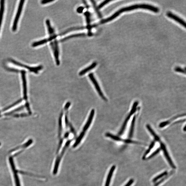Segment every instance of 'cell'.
<instances>
[{"label":"cell","mask_w":186,"mask_h":186,"mask_svg":"<svg viewBox=\"0 0 186 186\" xmlns=\"http://www.w3.org/2000/svg\"><path fill=\"white\" fill-rule=\"evenodd\" d=\"M97 65V63L96 62H94L90 66L82 70H81L80 73H79V75L80 76H82L84 75L85 74L87 73V72L91 70H92L94 68L96 67Z\"/></svg>","instance_id":"5bb4252c"},{"label":"cell","mask_w":186,"mask_h":186,"mask_svg":"<svg viewBox=\"0 0 186 186\" xmlns=\"http://www.w3.org/2000/svg\"><path fill=\"white\" fill-rule=\"evenodd\" d=\"M25 1H20L19 5L18 10L15 16L14 20L12 27L13 31H16L17 28L18 22L19 20L21 14L22 12L23 5H24Z\"/></svg>","instance_id":"277c9868"},{"label":"cell","mask_w":186,"mask_h":186,"mask_svg":"<svg viewBox=\"0 0 186 186\" xmlns=\"http://www.w3.org/2000/svg\"><path fill=\"white\" fill-rule=\"evenodd\" d=\"M89 77L93 83V84L94 85V87L96 88V89L98 93L99 96H100L102 99H103L105 101H107V99L104 96L103 93H102L100 88L99 87L98 83L96 79H95L94 77V74L92 73L89 74Z\"/></svg>","instance_id":"8992f818"},{"label":"cell","mask_w":186,"mask_h":186,"mask_svg":"<svg viewBox=\"0 0 186 186\" xmlns=\"http://www.w3.org/2000/svg\"><path fill=\"white\" fill-rule=\"evenodd\" d=\"M84 10V8L82 7H80L77 9V12L78 13H82Z\"/></svg>","instance_id":"74e56055"},{"label":"cell","mask_w":186,"mask_h":186,"mask_svg":"<svg viewBox=\"0 0 186 186\" xmlns=\"http://www.w3.org/2000/svg\"><path fill=\"white\" fill-rule=\"evenodd\" d=\"M110 2H111V1H109V0H108V1H105L102 2V3L100 4L99 6L98 7V9H100L101 8H103L104 6H105L106 4H108Z\"/></svg>","instance_id":"836d02e7"},{"label":"cell","mask_w":186,"mask_h":186,"mask_svg":"<svg viewBox=\"0 0 186 186\" xmlns=\"http://www.w3.org/2000/svg\"><path fill=\"white\" fill-rule=\"evenodd\" d=\"M167 174V171H165L163 172L161 174H160V175L157 176L156 177H155L152 180L153 182H156L158 180H159V179L161 178L162 177H163L164 176H166Z\"/></svg>","instance_id":"83f0119b"},{"label":"cell","mask_w":186,"mask_h":186,"mask_svg":"<svg viewBox=\"0 0 186 186\" xmlns=\"http://www.w3.org/2000/svg\"><path fill=\"white\" fill-rule=\"evenodd\" d=\"M25 106L27 108V109L29 113L30 114H31V109H30V107H29V104L28 103H26V104H25Z\"/></svg>","instance_id":"b9f144b4"},{"label":"cell","mask_w":186,"mask_h":186,"mask_svg":"<svg viewBox=\"0 0 186 186\" xmlns=\"http://www.w3.org/2000/svg\"><path fill=\"white\" fill-rule=\"evenodd\" d=\"M22 76L23 87V93H24V98L25 100L27 99V87L26 78V72L25 71H22Z\"/></svg>","instance_id":"30bf717a"},{"label":"cell","mask_w":186,"mask_h":186,"mask_svg":"<svg viewBox=\"0 0 186 186\" xmlns=\"http://www.w3.org/2000/svg\"><path fill=\"white\" fill-rule=\"evenodd\" d=\"M84 15L86 16V20L87 26V28L89 29L88 35L89 36H91L92 35V34L91 32V29L93 27H94V25L92 26L90 25V14L89 11H86V12Z\"/></svg>","instance_id":"8fae6325"},{"label":"cell","mask_w":186,"mask_h":186,"mask_svg":"<svg viewBox=\"0 0 186 186\" xmlns=\"http://www.w3.org/2000/svg\"><path fill=\"white\" fill-rule=\"evenodd\" d=\"M10 61L11 62H12L14 64L16 65V66H18L23 67V68H26V69L30 71L34 72V73L36 74L38 73V71L41 70L43 68V66H41L36 67H30L28 66H27V65L22 64L20 63L15 61V60H10Z\"/></svg>","instance_id":"5b68a950"},{"label":"cell","mask_w":186,"mask_h":186,"mask_svg":"<svg viewBox=\"0 0 186 186\" xmlns=\"http://www.w3.org/2000/svg\"><path fill=\"white\" fill-rule=\"evenodd\" d=\"M174 70L178 73L185 74V68L183 69L179 67H176Z\"/></svg>","instance_id":"4dcf8cb0"},{"label":"cell","mask_w":186,"mask_h":186,"mask_svg":"<svg viewBox=\"0 0 186 186\" xmlns=\"http://www.w3.org/2000/svg\"><path fill=\"white\" fill-rule=\"evenodd\" d=\"M25 106H22L20 107V108H18L15 109V110H14L10 112H9L8 113H7L6 114H5V115H9L11 114H12L14 113V112H17L18 111H19L20 110H22V109L23 108H24Z\"/></svg>","instance_id":"d6a6232c"},{"label":"cell","mask_w":186,"mask_h":186,"mask_svg":"<svg viewBox=\"0 0 186 186\" xmlns=\"http://www.w3.org/2000/svg\"><path fill=\"white\" fill-rule=\"evenodd\" d=\"M134 182V180L133 179H131L124 186H130V185H131Z\"/></svg>","instance_id":"ab89813d"},{"label":"cell","mask_w":186,"mask_h":186,"mask_svg":"<svg viewBox=\"0 0 186 186\" xmlns=\"http://www.w3.org/2000/svg\"><path fill=\"white\" fill-rule=\"evenodd\" d=\"M186 129V126H185H185H184V128H183V130H184V131H186V129Z\"/></svg>","instance_id":"f6af8a7d"},{"label":"cell","mask_w":186,"mask_h":186,"mask_svg":"<svg viewBox=\"0 0 186 186\" xmlns=\"http://www.w3.org/2000/svg\"><path fill=\"white\" fill-rule=\"evenodd\" d=\"M138 104L139 102L138 101H136L134 102L133 105L132 106L131 111H130L129 114V115L128 116L126 119H125L124 121V124H123L122 126V128H121L120 131L118 132V136H121L123 133H124L125 129V128L126 127L127 123L129 120L131 116L133 115L135 112L136 111L137 107L138 106Z\"/></svg>","instance_id":"7a4b0ae2"},{"label":"cell","mask_w":186,"mask_h":186,"mask_svg":"<svg viewBox=\"0 0 186 186\" xmlns=\"http://www.w3.org/2000/svg\"><path fill=\"white\" fill-rule=\"evenodd\" d=\"M166 15L167 17L175 20L176 21L179 23L180 24L182 25L183 27H184L185 28L186 27L185 22L182 18L171 12H167L166 14Z\"/></svg>","instance_id":"9c48e42d"},{"label":"cell","mask_w":186,"mask_h":186,"mask_svg":"<svg viewBox=\"0 0 186 186\" xmlns=\"http://www.w3.org/2000/svg\"><path fill=\"white\" fill-rule=\"evenodd\" d=\"M65 124H66V128H68L69 124L68 119V113H67V112L66 113V115H65Z\"/></svg>","instance_id":"e575fe53"},{"label":"cell","mask_w":186,"mask_h":186,"mask_svg":"<svg viewBox=\"0 0 186 186\" xmlns=\"http://www.w3.org/2000/svg\"><path fill=\"white\" fill-rule=\"evenodd\" d=\"M94 109H92L91 112L89 117L88 118L87 122L83 128V131L85 132L89 128L91 124L93 118H94Z\"/></svg>","instance_id":"7c38bea8"},{"label":"cell","mask_w":186,"mask_h":186,"mask_svg":"<svg viewBox=\"0 0 186 186\" xmlns=\"http://www.w3.org/2000/svg\"><path fill=\"white\" fill-rule=\"evenodd\" d=\"M115 168L116 166H113L111 167L110 171H109V172L108 173L107 178L105 186H109V185H110L111 178Z\"/></svg>","instance_id":"9a60e30c"},{"label":"cell","mask_w":186,"mask_h":186,"mask_svg":"<svg viewBox=\"0 0 186 186\" xmlns=\"http://www.w3.org/2000/svg\"><path fill=\"white\" fill-rule=\"evenodd\" d=\"M1 143H0V146H1Z\"/></svg>","instance_id":"bcb514c9"},{"label":"cell","mask_w":186,"mask_h":186,"mask_svg":"<svg viewBox=\"0 0 186 186\" xmlns=\"http://www.w3.org/2000/svg\"><path fill=\"white\" fill-rule=\"evenodd\" d=\"M9 161L10 162L11 169H12L14 173L16 186H21L19 178L17 174V171L16 169L13 158L11 157L9 158Z\"/></svg>","instance_id":"52a82bcc"},{"label":"cell","mask_w":186,"mask_h":186,"mask_svg":"<svg viewBox=\"0 0 186 186\" xmlns=\"http://www.w3.org/2000/svg\"><path fill=\"white\" fill-rule=\"evenodd\" d=\"M4 1H2L1 2L0 4V29H1L2 20H3V16L4 10Z\"/></svg>","instance_id":"e0dca14e"},{"label":"cell","mask_w":186,"mask_h":186,"mask_svg":"<svg viewBox=\"0 0 186 186\" xmlns=\"http://www.w3.org/2000/svg\"><path fill=\"white\" fill-rule=\"evenodd\" d=\"M136 119V116H134L133 117V119H132V122H131V127H130V129L129 131V138H131L133 135L134 129V127L135 123V121Z\"/></svg>","instance_id":"d6986e66"},{"label":"cell","mask_w":186,"mask_h":186,"mask_svg":"<svg viewBox=\"0 0 186 186\" xmlns=\"http://www.w3.org/2000/svg\"><path fill=\"white\" fill-rule=\"evenodd\" d=\"M175 172L174 171H171L169 173H167L166 175L165 176L164 178H163L161 180H160L159 182L156 183L155 184L154 186H158L160 184H161L163 182H164L165 180H166V179L168 178L170 176L172 175V174Z\"/></svg>","instance_id":"44dd1931"},{"label":"cell","mask_w":186,"mask_h":186,"mask_svg":"<svg viewBox=\"0 0 186 186\" xmlns=\"http://www.w3.org/2000/svg\"><path fill=\"white\" fill-rule=\"evenodd\" d=\"M105 135L106 136L116 141L124 142V139L121 138L118 136L114 135L113 134L110 133H106Z\"/></svg>","instance_id":"ffe728a7"},{"label":"cell","mask_w":186,"mask_h":186,"mask_svg":"<svg viewBox=\"0 0 186 186\" xmlns=\"http://www.w3.org/2000/svg\"><path fill=\"white\" fill-rule=\"evenodd\" d=\"M143 9L152 11L155 13H158L159 12V9L157 8L151 4H134V5L130 6L125 8H123L119 9L113 14V15L105 19L102 20L100 22V24H104L105 23L111 21L116 17H118L121 14L126 11H131L135 9Z\"/></svg>","instance_id":"6da1fadb"},{"label":"cell","mask_w":186,"mask_h":186,"mask_svg":"<svg viewBox=\"0 0 186 186\" xmlns=\"http://www.w3.org/2000/svg\"><path fill=\"white\" fill-rule=\"evenodd\" d=\"M184 115L185 116V114H184L176 116H175V117L171 118V119L170 120H168L166 121V122H162L160 123L159 125V127L160 128H162L164 127L165 126H166V125L169 124H170V123H171L173 121L175 120L176 119V118L183 117V116H184Z\"/></svg>","instance_id":"4fadbf2b"},{"label":"cell","mask_w":186,"mask_h":186,"mask_svg":"<svg viewBox=\"0 0 186 186\" xmlns=\"http://www.w3.org/2000/svg\"><path fill=\"white\" fill-rule=\"evenodd\" d=\"M28 115L27 114L24 113L21 114H20V115H15V117H25V116H26Z\"/></svg>","instance_id":"60d3db41"},{"label":"cell","mask_w":186,"mask_h":186,"mask_svg":"<svg viewBox=\"0 0 186 186\" xmlns=\"http://www.w3.org/2000/svg\"><path fill=\"white\" fill-rule=\"evenodd\" d=\"M69 134L68 132H67V133L65 134L64 136L65 138H67L69 136Z\"/></svg>","instance_id":"ee69618b"},{"label":"cell","mask_w":186,"mask_h":186,"mask_svg":"<svg viewBox=\"0 0 186 186\" xmlns=\"http://www.w3.org/2000/svg\"><path fill=\"white\" fill-rule=\"evenodd\" d=\"M146 128L147 129L149 132H150V133L154 137L155 140L158 142H160V139L159 137L157 135L155 134V132L154 131L152 127L149 124H147L146 125Z\"/></svg>","instance_id":"2e32d148"},{"label":"cell","mask_w":186,"mask_h":186,"mask_svg":"<svg viewBox=\"0 0 186 186\" xmlns=\"http://www.w3.org/2000/svg\"><path fill=\"white\" fill-rule=\"evenodd\" d=\"M71 104V103L70 102H67V103L66 104V106H64V110L65 111H67L68 110L69 107L70 106Z\"/></svg>","instance_id":"f35d334b"},{"label":"cell","mask_w":186,"mask_h":186,"mask_svg":"<svg viewBox=\"0 0 186 186\" xmlns=\"http://www.w3.org/2000/svg\"><path fill=\"white\" fill-rule=\"evenodd\" d=\"M160 146H161L160 148H161V149L163 151L165 157L166 158L167 161H168L169 164L170 165V166L172 168L174 169H176V167L175 165L173 164V161H172L170 157L169 153L167 152L166 146H165L164 144L163 143L161 142H160Z\"/></svg>","instance_id":"ba28073f"},{"label":"cell","mask_w":186,"mask_h":186,"mask_svg":"<svg viewBox=\"0 0 186 186\" xmlns=\"http://www.w3.org/2000/svg\"><path fill=\"white\" fill-rule=\"evenodd\" d=\"M63 115V112H62L60 116L59 119V136H61L62 131V118Z\"/></svg>","instance_id":"603a6c76"},{"label":"cell","mask_w":186,"mask_h":186,"mask_svg":"<svg viewBox=\"0 0 186 186\" xmlns=\"http://www.w3.org/2000/svg\"><path fill=\"white\" fill-rule=\"evenodd\" d=\"M48 41H49L48 38L44 39L43 40L34 43L32 44V46H33V47H36V46L43 45V44L48 42Z\"/></svg>","instance_id":"d4e9b609"},{"label":"cell","mask_w":186,"mask_h":186,"mask_svg":"<svg viewBox=\"0 0 186 186\" xmlns=\"http://www.w3.org/2000/svg\"><path fill=\"white\" fill-rule=\"evenodd\" d=\"M53 1H52V0H44V1H41V3L42 4H46Z\"/></svg>","instance_id":"8d00e7d4"},{"label":"cell","mask_w":186,"mask_h":186,"mask_svg":"<svg viewBox=\"0 0 186 186\" xmlns=\"http://www.w3.org/2000/svg\"><path fill=\"white\" fill-rule=\"evenodd\" d=\"M85 132L82 131L80 134V136L78 137L77 139L76 140V142L74 143L73 145L74 148H76L80 143L81 140H82L83 137L85 136Z\"/></svg>","instance_id":"7402d4cb"},{"label":"cell","mask_w":186,"mask_h":186,"mask_svg":"<svg viewBox=\"0 0 186 186\" xmlns=\"http://www.w3.org/2000/svg\"><path fill=\"white\" fill-rule=\"evenodd\" d=\"M90 1L92 2V3L93 4V7H94V8L95 11H96L98 15V16L100 18H102V16L101 14L99 11V9L98 8V7L96 5V2H95L94 1Z\"/></svg>","instance_id":"4316f807"},{"label":"cell","mask_w":186,"mask_h":186,"mask_svg":"<svg viewBox=\"0 0 186 186\" xmlns=\"http://www.w3.org/2000/svg\"><path fill=\"white\" fill-rule=\"evenodd\" d=\"M86 36V34L85 33H80L72 34L71 35L69 36L68 37H65V38L62 39V40H61V41L62 42H63L68 40L69 39L71 38H76V37H84Z\"/></svg>","instance_id":"ac0fdd59"},{"label":"cell","mask_w":186,"mask_h":186,"mask_svg":"<svg viewBox=\"0 0 186 186\" xmlns=\"http://www.w3.org/2000/svg\"><path fill=\"white\" fill-rule=\"evenodd\" d=\"M161 148H158L154 152L152 153V154H151V155L147 158V159L148 160L152 159V158L155 156V155L158 154V153L160 152V151H161Z\"/></svg>","instance_id":"f1b7e54d"},{"label":"cell","mask_w":186,"mask_h":186,"mask_svg":"<svg viewBox=\"0 0 186 186\" xmlns=\"http://www.w3.org/2000/svg\"><path fill=\"white\" fill-rule=\"evenodd\" d=\"M22 101V99H20L19 100L17 101L15 103H14V104H11V105H10V106H9L8 107H7V108H6L4 109L3 110V111H6L7 110H8V109H9L10 108H11L17 105V104H18L20 103V102Z\"/></svg>","instance_id":"f546056e"},{"label":"cell","mask_w":186,"mask_h":186,"mask_svg":"<svg viewBox=\"0 0 186 186\" xmlns=\"http://www.w3.org/2000/svg\"><path fill=\"white\" fill-rule=\"evenodd\" d=\"M71 140H69L67 141L66 144L64 146L62 152L61 153V154L58 157L56 161L55 162V165L54 169H53V174H56L57 172L59 166V165L60 161H61L63 155H64L65 152V151L66 150L67 148H68L70 145V144L71 143Z\"/></svg>","instance_id":"3957f363"},{"label":"cell","mask_w":186,"mask_h":186,"mask_svg":"<svg viewBox=\"0 0 186 186\" xmlns=\"http://www.w3.org/2000/svg\"><path fill=\"white\" fill-rule=\"evenodd\" d=\"M124 142L125 143H133V144H138V145H142L141 143L140 142H136V141H134L130 139H126L124 140Z\"/></svg>","instance_id":"1f68e13d"},{"label":"cell","mask_w":186,"mask_h":186,"mask_svg":"<svg viewBox=\"0 0 186 186\" xmlns=\"http://www.w3.org/2000/svg\"><path fill=\"white\" fill-rule=\"evenodd\" d=\"M155 141H152V143H151V145H150L149 146L148 150L146 151V152L143 155L142 159L143 160L145 159L146 155H147L148 154V153H149L151 150H152V149L153 148V147H154V146L155 145Z\"/></svg>","instance_id":"484cf974"},{"label":"cell","mask_w":186,"mask_h":186,"mask_svg":"<svg viewBox=\"0 0 186 186\" xmlns=\"http://www.w3.org/2000/svg\"><path fill=\"white\" fill-rule=\"evenodd\" d=\"M69 126L70 128V131L71 132H72V133H73L74 134V136H76V132L73 126H72V125L71 124H69Z\"/></svg>","instance_id":"d590c367"},{"label":"cell","mask_w":186,"mask_h":186,"mask_svg":"<svg viewBox=\"0 0 186 186\" xmlns=\"http://www.w3.org/2000/svg\"><path fill=\"white\" fill-rule=\"evenodd\" d=\"M85 28H87L86 27H84L72 28H71L67 29V30H66V31H64V32H63L61 34V35H62L66 34L68 33V32H71L74 31H76V30L83 29H85Z\"/></svg>","instance_id":"cb8c5ba5"},{"label":"cell","mask_w":186,"mask_h":186,"mask_svg":"<svg viewBox=\"0 0 186 186\" xmlns=\"http://www.w3.org/2000/svg\"><path fill=\"white\" fill-rule=\"evenodd\" d=\"M84 4L86 6V8L87 9L89 8V6L88 5V4L85 1H82Z\"/></svg>","instance_id":"7bdbcfd3"}]
</instances>
